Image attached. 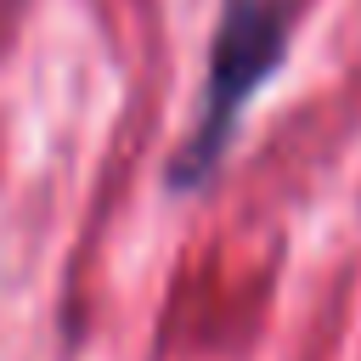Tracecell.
<instances>
[{
	"instance_id": "cell-1",
	"label": "cell",
	"mask_w": 361,
	"mask_h": 361,
	"mask_svg": "<svg viewBox=\"0 0 361 361\" xmlns=\"http://www.w3.org/2000/svg\"><path fill=\"white\" fill-rule=\"evenodd\" d=\"M293 51V0H220V23L209 34V68L192 113V135L169 158V192H197L231 158L248 107L282 73Z\"/></svg>"
}]
</instances>
